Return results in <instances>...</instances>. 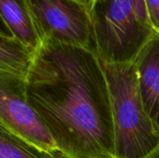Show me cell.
Wrapping results in <instances>:
<instances>
[{"mask_svg":"<svg viewBox=\"0 0 159 158\" xmlns=\"http://www.w3.org/2000/svg\"><path fill=\"white\" fill-rule=\"evenodd\" d=\"M25 82L28 102L62 156H116L109 85L94 49L45 39Z\"/></svg>","mask_w":159,"mask_h":158,"instance_id":"1","label":"cell"},{"mask_svg":"<svg viewBox=\"0 0 159 158\" xmlns=\"http://www.w3.org/2000/svg\"><path fill=\"white\" fill-rule=\"evenodd\" d=\"M103 65L111 97L116 157L145 158L159 145V133L145 110L134 62Z\"/></svg>","mask_w":159,"mask_h":158,"instance_id":"2","label":"cell"},{"mask_svg":"<svg viewBox=\"0 0 159 158\" xmlns=\"http://www.w3.org/2000/svg\"><path fill=\"white\" fill-rule=\"evenodd\" d=\"M89 14L94 49L104 64L134 62L157 31L135 0H94Z\"/></svg>","mask_w":159,"mask_h":158,"instance_id":"3","label":"cell"},{"mask_svg":"<svg viewBox=\"0 0 159 158\" xmlns=\"http://www.w3.org/2000/svg\"><path fill=\"white\" fill-rule=\"evenodd\" d=\"M28 3L42 42L49 39L94 49L89 7L77 0H28Z\"/></svg>","mask_w":159,"mask_h":158,"instance_id":"4","label":"cell"},{"mask_svg":"<svg viewBox=\"0 0 159 158\" xmlns=\"http://www.w3.org/2000/svg\"><path fill=\"white\" fill-rule=\"evenodd\" d=\"M25 81L0 73V127L43 150L58 151L48 127L27 100Z\"/></svg>","mask_w":159,"mask_h":158,"instance_id":"5","label":"cell"},{"mask_svg":"<svg viewBox=\"0 0 159 158\" xmlns=\"http://www.w3.org/2000/svg\"><path fill=\"white\" fill-rule=\"evenodd\" d=\"M134 65L145 110L159 133V31L141 50Z\"/></svg>","mask_w":159,"mask_h":158,"instance_id":"6","label":"cell"},{"mask_svg":"<svg viewBox=\"0 0 159 158\" xmlns=\"http://www.w3.org/2000/svg\"><path fill=\"white\" fill-rule=\"evenodd\" d=\"M0 14L11 35L34 50L40 47L42 38L28 0H0Z\"/></svg>","mask_w":159,"mask_h":158,"instance_id":"7","label":"cell"},{"mask_svg":"<svg viewBox=\"0 0 159 158\" xmlns=\"http://www.w3.org/2000/svg\"><path fill=\"white\" fill-rule=\"evenodd\" d=\"M36 50L11 34H0V73L26 79Z\"/></svg>","mask_w":159,"mask_h":158,"instance_id":"8","label":"cell"},{"mask_svg":"<svg viewBox=\"0 0 159 158\" xmlns=\"http://www.w3.org/2000/svg\"><path fill=\"white\" fill-rule=\"evenodd\" d=\"M0 158H58V156L57 151L43 150L0 127Z\"/></svg>","mask_w":159,"mask_h":158,"instance_id":"9","label":"cell"},{"mask_svg":"<svg viewBox=\"0 0 159 158\" xmlns=\"http://www.w3.org/2000/svg\"><path fill=\"white\" fill-rule=\"evenodd\" d=\"M137 7L153 27L159 31V0H135Z\"/></svg>","mask_w":159,"mask_h":158,"instance_id":"10","label":"cell"},{"mask_svg":"<svg viewBox=\"0 0 159 158\" xmlns=\"http://www.w3.org/2000/svg\"><path fill=\"white\" fill-rule=\"evenodd\" d=\"M145 158H159V145Z\"/></svg>","mask_w":159,"mask_h":158,"instance_id":"11","label":"cell"},{"mask_svg":"<svg viewBox=\"0 0 159 158\" xmlns=\"http://www.w3.org/2000/svg\"><path fill=\"white\" fill-rule=\"evenodd\" d=\"M77 1L80 2V3H82V4H84V5H86V6L89 7H90L92 2H93L94 0H77Z\"/></svg>","mask_w":159,"mask_h":158,"instance_id":"12","label":"cell"},{"mask_svg":"<svg viewBox=\"0 0 159 158\" xmlns=\"http://www.w3.org/2000/svg\"><path fill=\"white\" fill-rule=\"evenodd\" d=\"M57 156H58V158H69V157H66V156H62L59 151H57ZM110 158H118V157H110Z\"/></svg>","mask_w":159,"mask_h":158,"instance_id":"13","label":"cell"}]
</instances>
